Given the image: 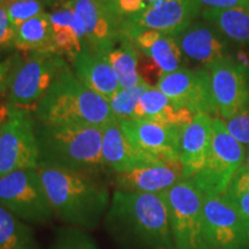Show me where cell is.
Instances as JSON below:
<instances>
[{
	"instance_id": "cell-1",
	"label": "cell",
	"mask_w": 249,
	"mask_h": 249,
	"mask_svg": "<svg viewBox=\"0 0 249 249\" xmlns=\"http://www.w3.org/2000/svg\"><path fill=\"white\" fill-rule=\"evenodd\" d=\"M103 224L118 249H176L161 194L116 189Z\"/></svg>"
},
{
	"instance_id": "cell-2",
	"label": "cell",
	"mask_w": 249,
	"mask_h": 249,
	"mask_svg": "<svg viewBox=\"0 0 249 249\" xmlns=\"http://www.w3.org/2000/svg\"><path fill=\"white\" fill-rule=\"evenodd\" d=\"M38 172L61 223L89 232L104 222L111 196L96 177L55 167H38Z\"/></svg>"
},
{
	"instance_id": "cell-3",
	"label": "cell",
	"mask_w": 249,
	"mask_h": 249,
	"mask_svg": "<svg viewBox=\"0 0 249 249\" xmlns=\"http://www.w3.org/2000/svg\"><path fill=\"white\" fill-rule=\"evenodd\" d=\"M34 117L49 126L104 127L114 120L107 99L87 88L71 70L55 79Z\"/></svg>"
},
{
	"instance_id": "cell-4",
	"label": "cell",
	"mask_w": 249,
	"mask_h": 249,
	"mask_svg": "<svg viewBox=\"0 0 249 249\" xmlns=\"http://www.w3.org/2000/svg\"><path fill=\"white\" fill-rule=\"evenodd\" d=\"M39 166L88 176L105 169L102 157L103 127L49 126L36 123Z\"/></svg>"
},
{
	"instance_id": "cell-5",
	"label": "cell",
	"mask_w": 249,
	"mask_h": 249,
	"mask_svg": "<svg viewBox=\"0 0 249 249\" xmlns=\"http://www.w3.org/2000/svg\"><path fill=\"white\" fill-rule=\"evenodd\" d=\"M0 204L30 226H46L57 219L38 169L18 170L1 177Z\"/></svg>"
},
{
	"instance_id": "cell-6",
	"label": "cell",
	"mask_w": 249,
	"mask_h": 249,
	"mask_svg": "<svg viewBox=\"0 0 249 249\" xmlns=\"http://www.w3.org/2000/svg\"><path fill=\"white\" fill-rule=\"evenodd\" d=\"M166 202L176 249H208L203 227V192L192 179L161 193Z\"/></svg>"
},
{
	"instance_id": "cell-7",
	"label": "cell",
	"mask_w": 249,
	"mask_h": 249,
	"mask_svg": "<svg viewBox=\"0 0 249 249\" xmlns=\"http://www.w3.org/2000/svg\"><path fill=\"white\" fill-rule=\"evenodd\" d=\"M70 70L61 55L31 52L27 58L18 59L12 75L8 102L12 107L35 110L55 79Z\"/></svg>"
},
{
	"instance_id": "cell-8",
	"label": "cell",
	"mask_w": 249,
	"mask_h": 249,
	"mask_svg": "<svg viewBox=\"0 0 249 249\" xmlns=\"http://www.w3.org/2000/svg\"><path fill=\"white\" fill-rule=\"evenodd\" d=\"M36 123L29 110L9 105L0 127V178L18 170L38 169Z\"/></svg>"
},
{
	"instance_id": "cell-9",
	"label": "cell",
	"mask_w": 249,
	"mask_h": 249,
	"mask_svg": "<svg viewBox=\"0 0 249 249\" xmlns=\"http://www.w3.org/2000/svg\"><path fill=\"white\" fill-rule=\"evenodd\" d=\"M245 158L244 145L227 132L223 119L214 118L209 157L192 180L203 194L222 195L233 174L245 163Z\"/></svg>"
},
{
	"instance_id": "cell-10",
	"label": "cell",
	"mask_w": 249,
	"mask_h": 249,
	"mask_svg": "<svg viewBox=\"0 0 249 249\" xmlns=\"http://www.w3.org/2000/svg\"><path fill=\"white\" fill-rule=\"evenodd\" d=\"M203 227L208 249H245L249 224L222 195L204 194Z\"/></svg>"
},
{
	"instance_id": "cell-11",
	"label": "cell",
	"mask_w": 249,
	"mask_h": 249,
	"mask_svg": "<svg viewBox=\"0 0 249 249\" xmlns=\"http://www.w3.org/2000/svg\"><path fill=\"white\" fill-rule=\"evenodd\" d=\"M156 87L176 107L187 108L193 114L219 116L211 90L210 74L207 68L198 71L180 68L171 73L161 74Z\"/></svg>"
},
{
	"instance_id": "cell-12",
	"label": "cell",
	"mask_w": 249,
	"mask_h": 249,
	"mask_svg": "<svg viewBox=\"0 0 249 249\" xmlns=\"http://www.w3.org/2000/svg\"><path fill=\"white\" fill-rule=\"evenodd\" d=\"M202 11L198 0H160L141 13L126 18L124 38H130L140 30H156L176 36L193 23Z\"/></svg>"
},
{
	"instance_id": "cell-13",
	"label": "cell",
	"mask_w": 249,
	"mask_h": 249,
	"mask_svg": "<svg viewBox=\"0 0 249 249\" xmlns=\"http://www.w3.org/2000/svg\"><path fill=\"white\" fill-rule=\"evenodd\" d=\"M205 68L210 74L213 96L223 120L249 107V71L231 57Z\"/></svg>"
},
{
	"instance_id": "cell-14",
	"label": "cell",
	"mask_w": 249,
	"mask_h": 249,
	"mask_svg": "<svg viewBox=\"0 0 249 249\" xmlns=\"http://www.w3.org/2000/svg\"><path fill=\"white\" fill-rule=\"evenodd\" d=\"M119 123L124 135L140 152L163 163L180 161L181 127L147 119Z\"/></svg>"
},
{
	"instance_id": "cell-15",
	"label": "cell",
	"mask_w": 249,
	"mask_h": 249,
	"mask_svg": "<svg viewBox=\"0 0 249 249\" xmlns=\"http://www.w3.org/2000/svg\"><path fill=\"white\" fill-rule=\"evenodd\" d=\"M173 37L183 57L205 67L230 57L227 54L226 38L213 24L207 21L193 22Z\"/></svg>"
},
{
	"instance_id": "cell-16",
	"label": "cell",
	"mask_w": 249,
	"mask_h": 249,
	"mask_svg": "<svg viewBox=\"0 0 249 249\" xmlns=\"http://www.w3.org/2000/svg\"><path fill=\"white\" fill-rule=\"evenodd\" d=\"M182 179H185L183 167L180 161H177L150 164L128 172L117 173L114 182L120 191L161 194Z\"/></svg>"
},
{
	"instance_id": "cell-17",
	"label": "cell",
	"mask_w": 249,
	"mask_h": 249,
	"mask_svg": "<svg viewBox=\"0 0 249 249\" xmlns=\"http://www.w3.org/2000/svg\"><path fill=\"white\" fill-rule=\"evenodd\" d=\"M213 121L207 113H197L192 123L183 127L180 138V163L183 167V178L192 179L203 169L209 157Z\"/></svg>"
},
{
	"instance_id": "cell-18",
	"label": "cell",
	"mask_w": 249,
	"mask_h": 249,
	"mask_svg": "<svg viewBox=\"0 0 249 249\" xmlns=\"http://www.w3.org/2000/svg\"><path fill=\"white\" fill-rule=\"evenodd\" d=\"M102 157L105 169L113 171L114 174L128 172L145 165L163 163L134 148L116 119L103 127Z\"/></svg>"
},
{
	"instance_id": "cell-19",
	"label": "cell",
	"mask_w": 249,
	"mask_h": 249,
	"mask_svg": "<svg viewBox=\"0 0 249 249\" xmlns=\"http://www.w3.org/2000/svg\"><path fill=\"white\" fill-rule=\"evenodd\" d=\"M71 64L77 80L107 101L120 90L119 80L108 62L107 54L83 48Z\"/></svg>"
},
{
	"instance_id": "cell-20",
	"label": "cell",
	"mask_w": 249,
	"mask_h": 249,
	"mask_svg": "<svg viewBox=\"0 0 249 249\" xmlns=\"http://www.w3.org/2000/svg\"><path fill=\"white\" fill-rule=\"evenodd\" d=\"M140 53L148 57L161 74L183 68L185 57L173 36L156 30H140L130 36Z\"/></svg>"
},
{
	"instance_id": "cell-21",
	"label": "cell",
	"mask_w": 249,
	"mask_h": 249,
	"mask_svg": "<svg viewBox=\"0 0 249 249\" xmlns=\"http://www.w3.org/2000/svg\"><path fill=\"white\" fill-rule=\"evenodd\" d=\"M55 54L74 61L83 50L86 28L82 18L71 6L50 13Z\"/></svg>"
},
{
	"instance_id": "cell-22",
	"label": "cell",
	"mask_w": 249,
	"mask_h": 249,
	"mask_svg": "<svg viewBox=\"0 0 249 249\" xmlns=\"http://www.w3.org/2000/svg\"><path fill=\"white\" fill-rule=\"evenodd\" d=\"M195 114L183 107H178L157 87H149L142 95L135 110V119H147L165 124L186 127Z\"/></svg>"
},
{
	"instance_id": "cell-23",
	"label": "cell",
	"mask_w": 249,
	"mask_h": 249,
	"mask_svg": "<svg viewBox=\"0 0 249 249\" xmlns=\"http://www.w3.org/2000/svg\"><path fill=\"white\" fill-rule=\"evenodd\" d=\"M13 46L18 51L30 53H55L50 13L43 12L17 28Z\"/></svg>"
},
{
	"instance_id": "cell-24",
	"label": "cell",
	"mask_w": 249,
	"mask_h": 249,
	"mask_svg": "<svg viewBox=\"0 0 249 249\" xmlns=\"http://www.w3.org/2000/svg\"><path fill=\"white\" fill-rule=\"evenodd\" d=\"M201 15L226 39L249 45V8H204Z\"/></svg>"
},
{
	"instance_id": "cell-25",
	"label": "cell",
	"mask_w": 249,
	"mask_h": 249,
	"mask_svg": "<svg viewBox=\"0 0 249 249\" xmlns=\"http://www.w3.org/2000/svg\"><path fill=\"white\" fill-rule=\"evenodd\" d=\"M108 62L116 71L120 89H129L144 82L139 74V51L129 38H123L119 46L107 53Z\"/></svg>"
},
{
	"instance_id": "cell-26",
	"label": "cell",
	"mask_w": 249,
	"mask_h": 249,
	"mask_svg": "<svg viewBox=\"0 0 249 249\" xmlns=\"http://www.w3.org/2000/svg\"><path fill=\"white\" fill-rule=\"evenodd\" d=\"M0 249H42L33 227L0 204Z\"/></svg>"
},
{
	"instance_id": "cell-27",
	"label": "cell",
	"mask_w": 249,
	"mask_h": 249,
	"mask_svg": "<svg viewBox=\"0 0 249 249\" xmlns=\"http://www.w3.org/2000/svg\"><path fill=\"white\" fill-rule=\"evenodd\" d=\"M222 196L249 224V169L245 163L233 174Z\"/></svg>"
},
{
	"instance_id": "cell-28",
	"label": "cell",
	"mask_w": 249,
	"mask_h": 249,
	"mask_svg": "<svg viewBox=\"0 0 249 249\" xmlns=\"http://www.w3.org/2000/svg\"><path fill=\"white\" fill-rule=\"evenodd\" d=\"M148 83L142 82L129 89H120L108 99L112 114L118 121L135 119V110L138 107L142 95L149 88ZM152 87V86H151Z\"/></svg>"
},
{
	"instance_id": "cell-29",
	"label": "cell",
	"mask_w": 249,
	"mask_h": 249,
	"mask_svg": "<svg viewBox=\"0 0 249 249\" xmlns=\"http://www.w3.org/2000/svg\"><path fill=\"white\" fill-rule=\"evenodd\" d=\"M49 249H101L88 231L65 225L54 233Z\"/></svg>"
},
{
	"instance_id": "cell-30",
	"label": "cell",
	"mask_w": 249,
	"mask_h": 249,
	"mask_svg": "<svg viewBox=\"0 0 249 249\" xmlns=\"http://www.w3.org/2000/svg\"><path fill=\"white\" fill-rule=\"evenodd\" d=\"M5 6L15 29L44 12L42 0H5Z\"/></svg>"
},
{
	"instance_id": "cell-31",
	"label": "cell",
	"mask_w": 249,
	"mask_h": 249,
	"mask_svg": "<svg viewBox=\"0 0 249 249\" xmlns=\"http://www.w3.org/2000/svg\"><path fill=\"white\" fill-rule=\"evenodd\" d=\"M225 127L236 141L249 147V107L239 111L230 119L224 120Z\"/></svg>"
},
{
	"instance_id": "cell-32",
	"label": "cell",
	"mask_w": 249,
	"mask_h": 249,
	"mask_svg": "<svg viewBox=\"0 0 249 249\" xmlns=\"http://www.w3.org/2000/svg\"><path fill=\"white\" fill-rule=\"evenodd\" d=\"M15 28L9 20L5 2L0 4V50L13 46Z\"/></svg>"
},
{
	"instance_id": "cell-33",
	"label": "cell",
	"mask_w": 249,
	"mask_h": 249,
	"mask_svg": "<svg viewBox=\"0 0 249 249\" xmlns=\"http://www.w3.org/2000/svg\"><path fill=\"white\" fill-rule=\"evenodd\" d=\"M113 1L118 12L126 20V18L141 13L149 6L157 1H160V0H113Z\"/></svg>"
},
{
	"instance_id": "cell-34",
	"label": "cell",
	"mask_w": 249,
	"mask_h": 249,
	"mask_svg": "<svg viewBox=\"0 0 249 249\" xmlns=\"http://www.w3.org/2000/svg\"><path fill=\"white\" fill-rule=\"evenodd\" d=\"M18 59H20V55L14 54L0 62V99L8 95L12 75H13Z\"/></svg>"
},
{
	"instance_id": "cell-35",
	"label": "cell",
	"mask_w": 249,
	"mask_h": 249,
	"mask_svg": "<svg viewBox=\"0 0 249 249\" xmlns=\"http://www.w3.org/2000/svg\"><path fill=\"white\" fill-rule=\"evenodd\" d=\"M205 8H249V0H198Z\"/></svg>"
},
{
	"instance_id": "cell-36",
	"label": "cell",
	"mask_w": 249,
	"mask_h": 249,
	"mask_svg": "<svg viewBox=\"0 0 249 249\" xmlns=\"http://www.w3.org/2000/svg\"><path fill=\"white\" fill-rule=\"evenodd\" d=\"M73 1L74 0H43V4L51 8H55V11H57V9L66 7Z\"/></svg>"
},
{
	"instance_id": "cell-37",
	"label": "cell",
	"mask_w": 249,
	"mask_h": 249,
	"mask_svg": "<svg viewBox=\"0 0 249 249\" xmlns=\"http://www.w3.org/2000/svg\"><path fill=\"white\" fill-rule=\"evenodd\" d=\"M235 60L238 61L241 66H244L246 70L249 71V52L242 51V50L238 51V53L235 55Z\"/></svg>"
},
{
	"instance_id": "cell-38",
	"label": "cell",
	"mask_w": 249,
	"mask_h": 249,
	"mask_svg": "<svg viewBox=\"0 0 249 249\" xmlns=\"http://www.w3.org/2000/svg\"><path fill=\"white\" fill-rule=\"evenodd\" d=\"M7 112H8V107H4L0 110V127H1V124L4 123L6 117H7Z\"/></svg>"
},
{
	"instance_id": "cell-39",
	"label": "cell",
	"mask_w": 249,
	"mask_h": 249,
	"mask_svg": "<svg viewBox=\"0 0 249 249\" xmlns=\"http://www.w3.org/2000/svg\"><path fill=\"white\" fill-rule=\"evenodd\" d=\"M245 164L247 165V167L249 169V149L247 151V154H246V158H245Z\"/></svg>"
},
{
	"instance_id": "cell-40",
	"label": "cell",
	"mask_w": 249,
	"mask_h": 249,
	"mask_svg": "<svg viewBox=\"0 0 249 249\" xmlns=\"http://www.w3.org/2000/svg\"><path fill=\"white\" fill-rule=\"evenodd\" d=\"M2 2H5V0H0V4H2Z\"/></svg>"
}]
</instances>
